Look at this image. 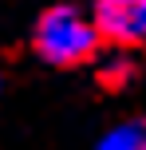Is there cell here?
Listing matches in <instances>:
<instances>
[{
  "instance_id": "cell-1",
  "label": "cell",
  "mask_w": 146,
  "mask_h": 150,
  "mask_svg": "<svg viewBox=\"0 0 146 150\" xmlns=\"http://www.w3.org/2000/svg\"><path fill=\"white\" fill-rule=\"evenodd\" d=\"M99 47V24L95 16H83L71 4H55L36 24V52L51 67H75L91 59Z\"/></svg>"
},
{
  "instance_id": "cell-2",
  "label": "cell",
  "mask_w": 146,
  "mask_h": 150,
  "mask_svg": "<svg viewBox=\"0 0 146 150\" xmlns=\"http://www.w3.org/2000/svg\"><path fill=\"white\" fill-rule=\"evenodd\" d=\"M95 24L99 36L118 47L146 44V0H99Z\"/></svg>"
},
{
  "instance_id": "cell-3",
  "label": "cell",
  "mask_w": 146,
  "mask_h": 150,
  "mask_svg": "<svg viewBox=\"0 0 146 150\" xmlns=\"http://www.w3.org/2000/svg\"><path fill=\"white\" fill-rule=\"evenodd\" d=\"M103 150H146V119H130L103 134Z\"/></svg>"
},
{
  "instance_id": "cell-4",
  "label": "cell",
  "mask_w": 146,
  "mask_h": 150,
  "mask_svg": "<svg viewBox=\"0 0 146 150\" xmlns=\"http://www.w3.org/2000/svg\"><path fill=\"white\" fill-rule=\"evenodd\" d=\"M130 75H134V63H130V55H123V52L107 55L103 67H99V79L107 83V87H123V83H130Z\"/></svg>"
}]
</instances>
